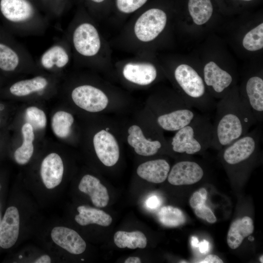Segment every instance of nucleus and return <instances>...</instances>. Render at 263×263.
Wrapping results in <instances>:
<instances>
[{"instance_id":"4c0bfd02","label":"nucleus","mask_w":263,"mask_h":263,"mask_svg":"<svg viewBox=\"0 0 263 263\" xmlns=\"http://www.w3.org/2000/svg\"><path fill=\"white\" fill-rule=\"evenodd\" d=\"M52 262L51 257L48 255H43L36 259L35 263H50Z\"/></svg>"},{"instance_id":"2f4dec72","label":"nucleus","mask_w":263,"mask_h":263,"mask_svg":"<svg viewBox=\"0 0 263 263\" xmlns=\"http://www.w3.org/2000/svg\"><path fill=\"white\" fill-rule=\"evenodd\" d=\"M33 141L23 139L22 145L15 150L13 156L17 164L23 165L29 161L34 152Z\"/></svg>"},{"instance_id":"f257e3e1","label":"nucleus","mask_w":263,"mask_h":263,"mask_svg":"<svg viewBox=\"0 0 263 263\" xmlns=\"http://www.w3.org/2000/svg\"><path fill=\"white\" fill-rule=\"evenodd\" d=\"M215 109L210 147L218 150L245 135L257 123L237 90L221 98Z\"/></svg>"},{"instance_id":"412c9836","label":"nucleus","mask_w":263,"mask_h":263,"mask_svg":"<svg viewBox=\"0 0 263 263\" xmlns=\"http://www.w3.org/2000/svg\"><path fill=\"white\" fill-rule=\"evenodd\" d=\"M78 214L75 218L79 225L85 226L90 224H97L107 226L112 222V218L102 210L86 206L77 207Z\"/></svg>"},{"instance_id":"423d86ee","label":"nucleus","mask_w":263,"mask_h":263,"mask_svg":"<svg viewBox=\"0 0 263 263\" xmlns=\"http://www.w3.org/2000/svg\"><path fill=\"white\" fill-rule=\"evenodd\" d=\"M72 41L75 50L81 56L93 57L108 54L104 38L96 27L90 22H81L75 27Z\"/></svg>"},{"instance_id":"79ce46f5","label":"nucleus","mask_w":263,"mask_h":263,"mask_svg":"<svg viewBox=\"0 0 263 263\" xmlns=\"http://www.w3.org/2000/svg\"><path fill=\"white\" fill-rule=\"evenodd\" d=\"M5 109V105L2 103H0V126L1 125L2 123L1 114L4 111Z\"/></svg>"},{"instance_id":"1a4fd4ad","label":"nucleus","mask_w":263,"mask_h":263,"mask_svg":"<svg viewBox=\"0 0 263 263\" xmlns=\"http://www.w3.org/2000/svg\"><path fill=\"white\" fill-rule=\"evenodd\" d=\"M203 80L209 88L211 96L221 98L233 82V76L213 61L207 63L203 69Z\"/></svg>"},{"instance_id":"58836bf2","label":"nucleus","mask_w":263,"mask_h":263,"mask_svg":"<svg viewBox=\"0 0 263 263\" xmlns=\"http://www.w3.org/2000/svg\"><path fill=\"white\" fill-rule=\"evenodd\" d=\"M92 2L99 5H103V7L105 6L106 5H109L111 2L112 0H90Z\"/></svg>"},{"instance_id":"dca6fc26","label":"nucleus","mask_w":263,"mask_h":263,"mask_svg":"<svg viewBox=\"0 0 263 263\" xmlns=\"http://www.w3.org/2000/svg\"><path fill=\"white\" fill-rule=\"evenodd\" d=\"M64 173V165L60 156L57 153L47 155L42 161L40 176L44 186L52 189L60 185Z\"/></svg>"},{"instance_id":"a18cd8bd","label":"nucleus","mask_w":263,"mask_h":263,"mask_svg":"<svg viewBox=\"0 0 263 263\" xmlns=\"http://www.w3.org/2000/svg\"><path fill=\"white\" fill-rule=\"evenodd\" d=\"M263 255H262V256L260 257V262L261 263H263Z\"/></svg>"},{"instance_id":"9b49d317","label":"nucleus","mask_w":263,"mask_h":263,"mask_svg":"<svg viewBox=\"0 0 263 263\" xmlns=\"http://www.w3.org/2000/svg\"><path fill=\"white\" fill-rule=\"evenodd\" d=\"M204 175L202 167L197 162L185 160L175 164L168 176L169 182L174 186L192 185L200 181Z\"/></svg>"},{"instance_id":"2eb2a0df","label":"nucleus","mask_w":263,"mask_h":263,"mask_svg":"<svg viewBox=\"0 0 263 263\" xmlns=\"http://www.w3.org/2000/svg\"><path fill=\"white\" fill-rule=\"evenodd\" d=\"M51 237L56 244L73 254H80L86 248V244L79 234L68 227L62 226L54 227Z\"/></svg>"},{"instance_id":"f03ea898","label":"nucleus","mask_w":263,"mask_h":263,"mask_svg":"<svg viewBox=\"0 0 263 263\" xmlns=\"http://www.w3.org/2000/svg\"><path fill=\"white\" fill-rule=\"evenodd\" d=\"M212 132V123L208 115L198 114L191 122L175 132L168 146L175 153H199L210 147Z\"/></svg>"},{"instance_id":"ddd939ff","label":"nucleus","mask_w":263,"mask_h":263,"mask_svg":"<svg viewBox=\"0 0 263 263\" xmlns=\"http://www.w3.org/2000/svg\"><path fill=\"white\" fill-rule=\"evenodd\" d=\"M252 113L257 122L263 120V80L258 75L250 76L246 81L244 93L240 96Z\"/></svg>"},{"instance_id":"49530a36","label":"nucleus","mask_w":263,"mask_h":263,"mask_svg":"<svg viewBox=\"0 0 263 263\" xmlns=\"http://www.w3.org/2000/svg\"><path fill=\"white\" fill-rule=\"evenodd\" d=\"M2 187H3V186H2V185L1 183L0 182V188H2Z\"/></svg>"},{"instance_id":"ea45409f","label":"nucleus","mask_w":263,"mask_h":263,"mask_svg":"<svg viewBox=\"0 0 263 263\" xmlns=\"http://www.w3.org/2000/svg\"><path fill=\"white\" fill-rule=\"evenodd\" d=\"M125 263H140V259L137 257H130L127 258L124 262Z\"/></svg>"},{"instance_id":"e433bc0d","label":"nucleus","mask_w":263,"mask_h":263,"mask_svg":"<svg viewBox=\"0 0 263 263\" xmlns=\"http://www.w3.org/2000/svg\"><path fill=\"white\" fill-rule=\"evenodd\" d=\"M209 245L208 242L206 240H204L200 242L198 247L200 252L203 254L206 253L208 251Z\"/></svg>"},{"instance_id":"6e6552de","label":"nucleus","mask_w":263,"mask_h":263,"mask_svg":"<svg viewBox=\"0 0 263 263\" xmlns=\"http://www.w3.org/2000/svg\"><path fill=\"white\" fill-rule=\"evenodd\" d=\"M71 96L76 105L92 113L103 111L109 103V98L105 93L91 85H82L75 87L72 91Z\"/></svg>"},{"instance_id":"b1692460","label":"nucleus","mask_w":263,"mask_h":263,"mask_svg":"<svg viewBox=\"0 0 263 263\" xmlns=\"http://www.w3.org/2000/svg\"><path fill=\"white\" fill-rule=\"evenodd\" d=\"M47 84L48 81L45 78L38 76L14 83L9 88V92L14 95L23 96L44 89Z\"/></svg>"},{"instance_id":"6ab92c4d","label":"nucleus","mask_w":263,"mask_h":263,"mask_svg":"<svg viewBox=\"0 0 263 263\" xmlns=\"http://www.w3.org/2000/svg\"><path fill=\"white\" fill-rule=\"evenodd\" d=\"M170 165L164 159H157L145 162L137 168L136 172L141 178L153 183H161L167 178Z\"/></svg>"},{"instance_id":"de8ad7c7","label":"nucleus","mask_w":263,"mask_h":263,"mask_svg":"<svg viewBox=\"0 0 263 263\" xmlns=\"http://www.w3.org/2000/svg\"><path fill=\"white\" fill-rule=\"evenodd\" d=\"M243 0L250 1V0Z\"/></svg>"},{"instance_id":"4be33fe9","label":"nucleus","mask_w":263,"mask_h":263,"mask_svg":"<svg viewBox=\"0 0 263 263\" xmlns=\"http://www.w3.org/2000/svg\"><path fill=\"white\" fill-rule=\"evenodd\" d=\"M41 65L46 69L54 67L62 68L69 61V56L66 50L60 45H54L46 50L41 56Z\"/></svg>"},{"instance_id":"393cba45","label":"nucleus","mask_w":263,"mask_h":263,"mask_svg":"<svg viewBox=\"0 0 263 263\" xmlns=\"http://www.w3.org/2000/svg\"><path fill=\"white\" fill-rule=\"evenodd\" d=\"M188 8L194 22L198 25L206 23L213 13L210 0H189Z\"/></svg>"},{"instance_id":"c85d7f7f","label":"nucleus","mask_w":263,"mask_h":263,"mask_svg":"<svg viewBox=\"0 0 263 263\" xmlns=\"http://www.w3.org/2000/svg\"><path fill=\"white\" fill-rule=\"evenodd\" d=\"M243 45L247 50L256 51L263 47V23H262L244 37Z\"/></svg>"},{"instance_id":"72a5a7b5","label":"nucleus","mask_w":263,"mask_h":263,"mask_svg":"<svg viewBox=\"0 0 263 263\" xmlns=\"http://www.w3.org/2000/svg\"><path fill=\"white\" fill-rule=\"evenodd\" d=\"M207 199V191L204 188H201L194 192L189 199V205L193 209L203 204H205Z\"/></svg>"},{"instance_id":"c9c22d12","label":"nucleus","mask_w":263,"mask_h":263,"mask_svg":"<svg viewBox=\"0 0 263 263\" xmlns=\"http://www.w3.org/2000/svg\"><path fill=\"white\" fill-rule=\"evenodd\" d=\"M199 263H223V261L218 256L210 254L207 256L205 258Z\"/></svg>"},{"instance_id":"f3484780","label":"nucleus","mask_w":263,"mask_h":263,"mask_svg":"<svg viewBox=\"0 0 263 263\" xmlns=\"http://www.w3.org/2000/svg\"><path fill=\"white\" fill-rule=\"evenodd\" d=\"M0 9L3 16L14 22H22L33 16L34 9L27 0H1Z\"/></svg>"},{"instance_id":"a878e982","label":"nucleus","mask_w":263,"mask_h":263,"mask_svg":"<svg viewBox=\"0 0 263 263\" xmlns=\"http://www.w3.org/2000/svg\"><path fill=\"white\" fill-rule=\"evenodd\" d=\"M159 222L164 226L175 227L183 225L186 221V216L179 208L171 206L163 207L157 214Z\"/></svg>"},{"instance_id":"37998d69","label":"nucleus","mask_w":263,"mask_h":263,"mask_svg":"<svg viewBox=\"0 0 263 263\" xmlns=\"http://www.w3.org/2000/svg\"><path fill=\"white\" fill-rule=\"evenodd\" d=\"M1 205L0 202V222H1V220L2 218V214H1Z\"/></svg>"},{"instance_id":"cd10ccee","label":"nucleus","mask_w":263,"mask_h":263,"mask_svg":"<svg viewBox=\"0 0 263 263\" xmlns=\"http://www.w3.org/2000/svg\"><path fill=\"white\" fill-rule=\"evenodd\" d=\"M19 62L17 53L9 46L0 43V69L6 72L14 71Z\"/></svg>"},{"instance_id":"9d476101","label":"nucleus","mask_w":263,"mask_h":263,"mask_svg":"<svg viewBox=\"0 0 263 263\" xmlns=\"http://www.w3.org/2000/svg\"><path fill=\"white\" fill-rule=\"evenodd\" d=\"M93 144L97 157L105 166L112 167L117 162L119 147L112 133L105 130L99 131L94 136Z\"/></svg>"},{"instance_id":"bb28decb","label":"nucleus","mask_w":263,"mask_h":263,"mask_svg":"<svg viewBox=\"0 0 263 263\" xmlns=\"http://www.w3.org/2000/svg\"><path fill=\"white\" fill-rule=\"evenodd\" d=\"M74 121L73 115L66 112L56 113L52 119V128L54 133L59 138L68 137Z\"/></svg>"},{"instance_id":"f704fd0d","label":"nucleus","mask_w":263,"mask_h":263,"mask_svg":"<svg viewBox=\"0 0 263 263\" xmlns=\"http://www.w3.org/2000/svg\"><path fill=\"white\" fill-rule=\"evenodd\" d=\"M147 207L150 209H155L160 205V201L159 198L153 195L148 197L145 202Z\"/></svg>"},{"instance_id":"5701e85b","label":"nucleus","mask_w":263,"mask_h":263,"mask_svg":"<svg viewBox=\"0 0 263 263\" xmlns=\"http://www.w3.org/2000/svg\"><path fill=\"white\" fill-rule=\"evenodd\" d=\"M113 239L115 245L121 248H144L147 244L146 237L139 231H118L114 234Z\"/></svg>"},{"instance_id":"7ed1b4c3","label":"nucleus","mask_w":263,"mask_h":263,"mask_svg":"<svg viewBox=\"0 0 263 263\" xmlns=\"http://www.w3.org/2000/svg\"><path fill=\"white\" fill-rule=\"evenodd\" d=\"M173 76L182 92V97L192 108L206 114L215 109L216 102L207 93L203 78L194 68L180 64L175 68Z\"/></svg>"},{"instance_id":"473e14b6","label":"nucleus","mask_w":263,"mask_h":263,"mask_svg":"<svg viewBox=\"0 0 263 263\" xmlns=\"http://www.w3.org/2000/svg\"><path fill=\"white\" fill-rule=\"evenodd\" d=\"M195 215L199 218L207 221V222L213 224L216 222L217 219L213 212L208 207L203 204L195 208Z\"/></svg>"},{"instance_id":"a211bd4d","label":"nucleus","mask_w":263,"mask_h":263,"mask_svg":"<svg viewBox=\"0 0 263 263\" xmlns=\"http://www.w3.org/2000/svg\"><path fill=\"white\" fill-rule=\"evenodd\" d=\"M78 189L90 196L94 206L103 207L108 205L109 196L107 189L94 176L90 174L84 175L80 181Z\"/></svg>"},{"instance_id":"c03bdc74","label":"nucleus","mask_w":263,"mask_h":263,"mask_svg":"<svg viewBox=\"0 0 263 263\" xmlns=\"http://www.w3.org/2000/svg\"><path fill=\"white\" fill-rule=\"evenodd\" d=\"M248 240H250V241H252L254 240V238L252 236H249L248 238Z\"/></svg>"},{"instance_id":"c756f323","label":"nucleus","mask_w":263,"mask_h":263,"mask_svg":"<svg viewBox=\"0 0 263 263\" xmlns=\"http://www.w3.org/2000/svg\"><path fill=\"white\" fill-rule=\"evenodd\" d=\"M148 0H112L116 12L122 16L129 15L139 11Z\"/></svg>"},{"instance_id":"39448f33","label":"nucleus","mask_w":263,"mask_h":263,"mask_svg":"<svg viewBox=\"0 0 263 263\" xmlns=\"http://www.w3.org/2000/svg\"><path fill=\"white\" fill-rule=\"evenodd\" d=\"M167 23V15L163 10L157 8L144 9L133 19L129 36L135 44L144 46L159 36Z\"/></svg>"},{"instance_id":"f8f14e48","label":"nucleus","mask_w":263,"mask_h":263,"mask_svg":"<svg viewBox=\"0 0 263 263\" xmlns=\"http://www.w3.org/2000/svg\"><path fill=\"white\" fill-rule=\"evenodd\" d=\"M20 215L18 208L8 206L2 216L0 224V248L9 249L15 245L19 234Z\"/></svg>"},{"instance_id":"4468645a","label":"nucleus","mask_w":263,"mask_h":263,"mask_svg":"<svg viewBox=\"0 0 263 263\" xmlns=\"http://www.w3.org/2000/svg\"><path fill=\"white\" fill-rule=\"evenodd\" d=\"M128 143L140 155H154L163 149L166 144H168L163 138H147L141 128L137 125L131 126L128 129Z\"/></svg>"},{"instance_id":"a19ab883","label":"nucleus","mask_w":263,"mask_h":263,"mask_svg":"<svg viewBox=\"0 0 263 263\" xmlns=\"http://www.w3.org/2000/svg\"><path fill=\"white\" fill-rule=\"evenodd\" d=\"M190 244L193 247H198L199 245V240L198 238L194 236H192L191 238Z\"/></svg>"},{"instance_id":"0eeeda50","label":"nucleus","mask_w":263,"mask_h":263,"mask_svg":"<svg viewBox=\"0 0 263 263\" xmlns=\"http://www.w3.org/2000/svg\"><path fill=\"white\" fill-rule=\"evenodd\" d=\"M120 72L127 81L141 86L151 84L158 76L156 66L144 56L124 60L120 64Z\"/></svg>"},{"instance_id":"20e7f679","label":"nucleus","mask_w":263,"mask_h":263,"mask_svg":"<svg viewBox=\"0 0 263 263\" xmlns=\"http://www.w3.org/2000/svg\"><path fill=\"white\" fill-rule=\"evenodd\" d=\"M161 99L155 121L164 131L176 132L191 122L198 114L181 96Z\"/></svg>"},{"instance_id":"aec40b11","label":"nucleus","mask_w":263,"mask_h":263,"mask_svg":"<svg viewBox=\"0 0 263 263\" xmlns=\"http://www.w3.org/2000/svg\"><path fill=\"white\" fill-rule=\"evenodd\" d=\"M254 231L253 222L248 216L239 218L231 224L227 235V243L233 249L238 248L246 237L249 236Z\"/></svg>"},{"instance_id":"7c9ffc66","label":"nucleus","mask_w":263,"mask_h":263,"mask_svg":"<svg viewBox=\"0 0 263 263\" xmlns=\"http://www.w3.org/2000/svg\"><path fill=\"white\" fill-rule=\"evenodd\" d=\"M25 119L35 130L43 129L46 125V116L44 112L36 107H29L26 110Z\"/></svg>"}]
</instances>
